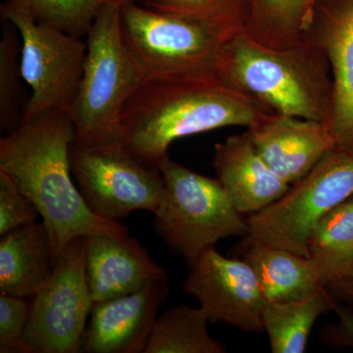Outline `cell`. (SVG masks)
Instances as JSON below:
<instances>
[{
    "instance_id": "obj_8",
    "label": "cell",
    "mask_w": 353,
    "mask_h": 353,
    "mask_svg": "<svg viewBox=\"0 0 353 353\" xmlns=\"http://www.w3.org/2000/svg\"><path fill=\"white\" fill-rule=\"evenodd\" d=\"M0 12L2 19L15 26L20 34L21 71L31 88L23 120L50 110L69 114L85 70L87 41L39 24L17 11L0 9Z\"/></svg>"
},
{
    "instance_id": "obj_4",
    "label": "cell",
    "mask_w": 353,
    "mask_h": 353,
    "mask_svg": "<svg viewBox=\"0 0 353 353\" xmlns=\"http://www.w3.org/2000/svg\"><path fill=\"white\" fill-rule=\"evenodd\" d=\"M121 6L104 0L85 39V70L69 113L82 148H123V108L143 80L123 39Z\"/></svg>"
},
{
    "instance_id": "obj_15",
    "label": "cell",
    "mask_w": 353,
    "mask_h": 353,
    "mask_svg": "<svg viewBox=\"0 0 353 353\" xmlns=\"http://www.w3.org/2000/svg\"><path fill=\"white\" fill-rule=\"evenodd\" d=\"M85 273L94 303L126 296L168 277L136 239L92 234L85 238Z\"/></svg>"
},
{
    "instance_id": "obj_5",
    "label": "cell",
    "mask_w": 353,
    "mask_h": 353,
    "mask_svg": "<svg viewBox=\"0 0 353 353\" xmlns=\"http://www.w3.org/2000/svg\"><path fill=\"white\" fill-rule=\"evenodd\" d=\"M164 201L154 213L155 231L188 266L218 241L248 234V219L236 208L219 179L208 178L166 157L158 165Z\"/></svg>"
},
{
    "instance_id": "obj_17",
    "label": "cell",
    "mask_w": 353,
    "mask_h": 353,
    "mask_svg": "<svg viewBox=\"0 0 353 353\" xmlns=\"http://www.w3.org/2000/svg\"><path fill=\"white\" fill-rule=\"evenodd\" d=\"M54 250L43 222H37L1 236L0 292L32 297L54 272Z\"/></svg>"
},
{
    "instance_id": "obj_7",
    "label": "cell",
    "mask_w": 353,
    "mask_h": 353,
    "mask_svg": "<svg viewBox=\"0 0 353 353\" xmlns=\"http://www.w3.org/2000/svg\"><path fill=\"white\" fill-rule=\"evenodd\" d=\"M352 196L353 154L331 150L277 201L246 218L243 246L262 243L307 257L311 230Z\"/></svg>"
},
{
    "instance_id": "obj_18",
    "label": "cell",
    "mask_w": 353,
    "mask_h": 353,
    "mask_svg": "<svg viewBox=\"0 0 353 353\" xmlns=\"http://www.w3.org/2000/svg\"><path fill=\"white\" fill-rule=\"evenodd\" d=\"M243 259L256 273L267 301H299L325 287L308 257L262 243L243 246Z\"/></svg>"
},
{
    "instance_id": "obj_16",
    "label": "cell",
    "mask_w": 353,
    "mask_h": 353,
    "mask_svg": "<svg viewBox=\"0 0 353 353\" xmlns=\"http://www.w3.org/2000/svg\"><path fill=\"white\" fill-rule=\"evenodd\" d=\"M213 166L228 196L241 214L263 210L290 188L264 161L248 130L215 145Z\"/></svg>"
},
{
    "instance_id": "obj_22",
    "label": "cell",
    "mask_w": 353,
    "mask_h": 353,
    "mask_svg": "<svg viewBox=\"0 0 353 353\" xmlns=\"http://www.w3.org/2000/svg\"><path fill=\"white\" fill-rule=\"evenodd\" d=\"M245 32L272 48L303 41L318 0H248Z\"/></svg>"
},
{
    "instance_id": "obj_2",
    "label": "cell",
    "mask_w": 353,
    "mask_h": 353,
    "mask_svg": "<svg viewBox=\"0 0 353 353\" xmlns=\"http://www.w3.org/2000/svg\"><path fill=\"white\" fill-rule=\"evenodd\" d=\"M75 141L73 121L60 110L23 120L0 139V169L13 176L38 209L50 233L55 262L77 236L130 234L120 221L102 219L88 209L72 175L70 148Z\"/></svg>"
},
{
    "instance_id": "obj_3",
    "label": "cell",
    "mask_w": 353,
    "mask_h": 353,
    "mask_svg": "<svg viewBox=\"0 0 353 353\" xmlns=\"http://www.w3.org/2000/svg\"><path fill=\"white\" fill-rule=\"evenodd\" d=\"M217 73L274 112L328 124L333 105L331 66L324 50L311 39L272 48L240 32L225 43Z\"/></svg>"
},
{
    "instance_id": "obj_6",
    "label": "cell",
    "mask_w": 353,
    "mask_h": 353,
    "mask_svg": "<svg viewBox=\"0 0 353 353\" xmlns=\"http://www.w3.org/2000/svg\"><path fill=\"white\" fill-rule=\"evenodd\" d=\"M121 32L143 78L217 72L230 36L217 26L127 2L121 6Z\"/></svg>"
},
{
    "instance_id": "obj_14",
    "label": "cell",
    "mask_w": 353,
    "mask_h": 353,
    "mask_svg": "<svg viewBox=\"0 0 353 353\" xmlns=\"http://www.w3.org/2000/svg\"><path fill=\"white\" fill-rule=\"evenodd\" d=\"M257 152L269 167L292 185L336 150L328 127L317 121L273 112L248 129Z\"/></svg>"
},
{
    "instance_id": "obj_29",
    "label": "cell",
    "mask_w": 353,
    "mask_h": 353,
    "mask_svg": "<svg viewBox=\"0 0 353 353\" xmlns=\"http://www.w3.org/2000/svg\"><path fill=\"white\" fill-rule=\"evenodd\" d=\"M336 301L353 310V271L345 277L327 285Z\"/></svg>"
},
{
    "instance_id": "obj_20",
    "label": "cell",
    "mask_w": 353,
    "mask_h": 353,
    "mask_svg": "<svg viewBox=\"0 0 353 353\" xmlns=\"http://www.w3.org/2000/svg\"><path fill=\"white\" fill-rule=\"evenodd\" d=\"M307 257L325 287L353 271V196L323 216L311 230Z\"/></svg>"
},
{
    "instance_id": "obj_12",
    "label": "cell",
    "mask_w": 353,
    "mask_h": 353,
    "mask_svg": "<svg viewBox=\"0 0 353 353\" xmlns=\"http://www.w3.org/2000/svg\"><path fill=\"white\" fill-rule=\"evenodd\" d=\"M304 38L328 57L333 105L327 127L336 150L353 154V0H318Z\"/></svg>"
},
{
    "instance_id": "obj_30",
    "label": "cell",
    "mask_w": 353,
    "mask_h": 353,
    "mask_svg": "<svg viewBox=\"0 0 353 353\" xmlns=\"http://www.w3.org/2000/svg\"><path fill=\"white\" fill-rule=\"evenodd\" d=\"M108 1L116 2V3L123 6V4L127 3V2L134 1V0H108Z\"/></svg>"
},
{
    "instance_id": "obj_10",
    "label": "cell",
    "mask_w": 353,
    "mask_h": 353,
    "mask_svg": "<svg viewBox=\"0 0 353 353\" xmlns=\"http://www.w3.org/2000/svg\"><path fill=\"white\" fill-rule=\"evenodd\" d=\"M72 175L88 209L102 219L120 221L134 211L152 214L164 201L159 168L141 163L125 150L70 148Z\"/></svg>"
},
{
    "instance_id": "obj_23",
    "label": "cell",
    "mask_w": 353,
    "mask_h": 353,
    "mask_svg": "<svg viewBox=\"0 0 353 353\" xmlns=\"http://www.w3.org/2000/svg\"><path fill=\"white\" fill-rule=\"evenodd\" d=\"M104 0H6L1 9L26 14L39 24L87 38Z\"/></svg>"
},
{
    "instance_id": "obj_24",
    "label": "cell",
    "mask_w": 353,
    "mask_h": 353,
    "mask_svg": "<svg viewBox=\"0 0 353 353\" xmlns=\"http://www.w3.org/2000/svg\"><path fill=\"white\" fill-rule=\"evenodd\" d=\"M4 21V20H3ZM0 41V127L8 134L20 126L24 114L22 101L20 34L6 21Z\"/></svg>"
},
{
    "instance_id": "obj_21",
    "label": "cell",
    "mask_w": 353,
    "mask_h": 353,
    "mask_svg": "<svg viewBox=\"0 0 353 353\" xmlns=\"http://www.w3.org/2000/svg\"><path fill=\"white\" fill-rule=\"evenodd\" d=\"M209 319L199 306L167 308L157 321L143 353H225L226 347L209 334Z\"/></svg>"
},
{
    "instance_id": "obj_26",
    "label": "cell",
    "mask_w": 353,
    "mask_h": 353,
    "mask_svg": "<svg viewBox=\"0 0 353 353\" xmlns=\"http://www.w3.org/2000/svg\"><path fill=\"white\" fill-rule=\"evenodd\" d=\"M38 209L21 192L13 176L0 169V236L38 222Z\"/></svg>"
},
{
    "instance_id": "obj_28",
    "label": "cell",
    "mask_w": 353,
    "mask_h": 353,
    "mask_svg": "<svg viewBox=\"0 0 353 353\" xmlns=\"http://www.w3.org/2000/svg\"><path fill=\"white\" fill-rule=\"evenodd\" d=\"M334 311L338 315V322L325 327L320 340L330 347L353 348L352 309L338 301Z\"/></svg>"
},
{
    "instance_id": "obj_9",
    "label": "cell",
    "mask_w": 353,
    "mask_h": 353,
    "mask_svg": "<svg viewBox=\"0 0 353 353\" xmlns=\"http://www.w3.org/2000/svg\"><path fill=\"white\" fill-rule=\"evenodd\" d=\"M85 238L73 239L48 283L31 297L26 353L83 352L85 324L94 301L85 273Z\"/></svg>"
},
{
    "instance_id": "obj_1",
    "label": "cell",
    "mask_w": 353,
    "mask_h": 353,
    "mask_svg": "<svg viewBox=\"0 0 353 353\" xmlns=\"http://www.w3.org/2000/svg\"><path fill=\"white\" fill-rule=\"evenodd\" d=\"M273 112L217 72L143 78L121 115L123 148L158 168L176 139L230 126L252 129Z\"/></svg>"
},
{
    "instance_id": "obj_19",
    "label": "cell",
    "mask_w": 353,
    "mask_h": 353,
    "mask_svg": "<svg viewBox=\"0 0 353 353\" xmlns=\"http://www.w3.org/2000/svg\"><path fill=\"white\" fill-rule=\"evenodd\" d=\"M338 301L328 288L312 296L290 303L267 301L263 312L264 332L273 353H303L316 320L334 311Z\"/></svg>"
},
{
    "instance_id": "obj_27",
    "label": "cell",
    "mask_w": 353,
    "mask_h": 353,
    "mask_svg": "<svg viewBox=\"0 0 353 353\" xmlns=\"http://www.w3.org/2000/svg\"><path fill=\"white\" fill-rule=\"evenodd\" d=\"M29 314L27 297L0 294V352L26 353L23 339Z\"/></svg>"
},
{
    "instance_id": "obj_13",
    "label": "cell",
    "mask_w": 353,
    "mask_h": 353,
    "mask_svg": "<svg viewBox=\"0 0 353 353\" xmlns=\"http://www.w3.org/2000/svg\"><path fill=\"white\" fill-rule=\"evenodd\" d=\"M169 292L165 277L126 296L94 303L83 352L143 353Z\"/></svg>"
},
{
    "instance_id": "obj_11",
    "label": "cell",
    "mask_w": 353,
    "mask_h": 353,
    "mask_svg": "<svg viewBox=\"0 0 353 353\" xmlns=\"http://www.w3.org/2000/svg\"><path fill=\"white\" fill-rule=\"evenodd\" d=\"M190 269L183 290L199 301L209 322L245 333L264 332L266 297L245 260L228 259L210 246Z\"/></svg>"
},
{
    "instance_id": "obj_25",
    "label": "cell",
    "mask_w": 353,
    "mask_h": 353,
    "mask_svg": "<svg viewBox=\"0 0 353 353\" xmlns=\"http://www.w3.org/2000/svg\"><path fill=\"white\" fill-rule=\"evenodd\" d=\"M154 10L188 16L211 23L230 36L245 32L248 0H134Z\"/></svg>"
}]
</instances>
